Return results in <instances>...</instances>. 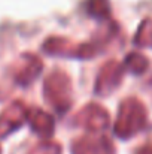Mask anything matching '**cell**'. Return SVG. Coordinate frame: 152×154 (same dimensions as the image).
I'll list each match as a JSON object with an SVG mask.
<instances>
[{"instance_id":"obj_1","label":"cell","mask_w":152,"mask_h":154,"mask_svg":"<svg viewBox=\"0 0 152 154\" xmlns=\"http://www.w3.org/2000/svg\"><path fill=\"white\" fill-rule=\"evenodd\" d=\"M148 123V114L145 105L136 97H127L118 109L116 121L113 124V133L119 139H130L140 133Z\"/></svg>"},{"instance_id":"obj_2","label":"cell","mask_w":152,"mask_h":154,"mask_svg":"<svg viewBox=\"0 0 152 154\" xmlns=\"http://www.w3.org/2000/svg\"><path fill=\"white\" fill-rule=\"evenodd\" d=\"M43 96L45 100L51 106L64 114L73 103V93H72V81L69 75L63 70H54L45 78L43 82Z\"/></svg>"},{"instance_id":"obj_3","label":"cell","mask_w":152,"mask_h":154,"mask_svg":"<svg viewBox=\"0 0 152 154\" xmlns=\"http://www.w3.org/2000/svg\"><path fill=\"white\" fill-rule=\"evenodd\" d=\"M109 121H110L109 112L99 103L85 105L73 117V124L85 129L90 133H101L103 130L107 129Z\"/></svg>"},{"instance_id":"obj_4","label":"cell","mask_w":152,"mask_h":154,"mask_svg":"<svg viewBox=\"0 0 152 154\" xmlns=\"http://www.w3.org/2000/svg\"><path fill=\"white\" fill-rule=\"evenodd\" d=\"M125 67L119 64L116 60H109L106 64H103L96 78V87L94 91L97 96H109L112 94L121 84L124 78Z\"/></svg>"},{"instance_id":"obj_5","label":"cell","mask_w":152,"mask_h":154,"mask_svg":"<svg viewBox=\"0 0 152 154\" xmlns=\"http://www.w3.org/2000/svg\"><path fill=\"white\" fill-rule=\"evenodd\" d=\"M42 70H43L42 60L36 54L24 52L15 61V64L12 67V76L18 85L27 87L33 81H36V78L42 73Z\"/></svg>"},{"instance_id":"obj_6","label":"cell","mask_w":152,"mask_h":154,"mask_svg":"<svg viewBox=\"0 0 152 154\" xmlns=\"http://www.w3.org/2000/svg\"><path fill=\"white\" fill-rule=\"evenodd\" d=\"M72 154H116V150L106 135L88 133L73 141Z\"/></svg>"},{"instance_id":"obj_7","label":"cell","mask_w":152,"mask_h":154,"mask_svg":"<svg viewBox=\"0 0 152 154\" xmlns=\"http://www.w3.org/2000/svg\"><path fill=\"white\" fill-rule=\"evenodd\" d=\"M28 117V108L19 100L12 102L0 112V138H6L18 130Z\"/></svg>"},{"instance_id":"obj_8","label":"cell","mask_w":152,"mask_h":154,"mask_svg":"<svg viewBox=\"0 0 152 154\" xmlns=\"http://www.w3.org/2000/svg\"><path fill=\"white\" fill-rule=\"evenodd\" d=\"M27 121L31 127V130L39 135L40 138H51L54 135V130H55V120L54 117L42 111V109H28V117H27Z\"/></svg>"},{"instance_id":"obj_9","label":"cell","mask_w":152,"mask_h":154,"mask_svg":"<svg viewBox=\"0 0 152 154\" xmlns=\"http://www.w3.org/2000/svg\"><path fill=\"white\" fill-rule=\"evenodd\" d=\"M78 45H73L69 39L52 36L46 39L42 45V50L49 55H61V57H75Z\"/></svg>"},{"instance_id":"obj_10","label":"cell","mask_w":152,"mask_h":154,"mask_svg":"<svg viewBox=\"0 0 152 154\" xmlns=\"http://www.w3.org/2000/svg\"><path fill=\"white\" fill-rule=\"evenodd\" d=\"M124 67L128 69V72H131L133 75H142L148 70L149 67V61L148 58L140 54V52H130L125 55L124 58Z\"/></svg>"},{"instance_id":"obj_11","label":"cell","mask_w":152,"mask_h":154,"mask_svg":"<svg viewBox=\"0 0 152 154\" xmlns=\"http://www.w3.org/2000/svg\"><path fill=\"white\" fill-rule=\"evenodd\" d=\"M133 42L140 48H152V18H146L140 23Z\"/></svg>"},{"instance_id":"obj_12","label":"cell","mask_w":152,"mask_h":154,"mask_svg":"<svg viewBox=\"0 0 152 154\" xmlns=\"http://www.w3.org/2000/svg\"><path fill=\"white\" fill-rule=\"evenodd\" d=\"M85 11L91 18L107 20L110 15V3L109 0H87Z\"/></svg>"},{"instance_id":"obj_13","label":"cell","mask_w":152,"mask_h":154,"mask_svg":"<svg viewBox=\"0 0 152 154\" xmlns=\"http://www.w3.org/2000/svg\"><path fill=\"white\" fill-rule=\"evenodd\" d=\"M28 154H61V145L58 142L43 141L37 144L36 147H33L28 151Z\"/></svg>"},{"instance_id":"obj_14","label":"cell","mask_w":152,"mask_h":154,"mask_svg":"<svg viewBox=\"0 0 152 154\" xmlns=\"http://www.w3.org/2000/svg\"><path fill=\"white\" fill-rule=\"evenodd\" d=\"M134 154H152V145H145V147L139 148Z\"/></svg>"},{"instance_id":"obj_15","label":"cell","mask_w":152,"mask_h":154,"mask_svg":"<svg viewBox=\"0 0 152 154\" xmlns=\"http://www.w3.org/2000/svg\"><path fill=\"white\" fill-rule=\"evenodd\" d=\"M0 154H1V147H0Z\"/></svg>"},{"instance_id":"obj_16","label":"cell","mask_w":152,"mask_h":154,"mask_svg":"<svg viewBox=\"0 0 152 154\" xmlns=\"http://www.w3.org/2000/svg\"><path fill=\"white\" fill-rule=\"evenodd\" d=\"M151 85H152V79H151Z\"/></svg>"}]
</instances>
